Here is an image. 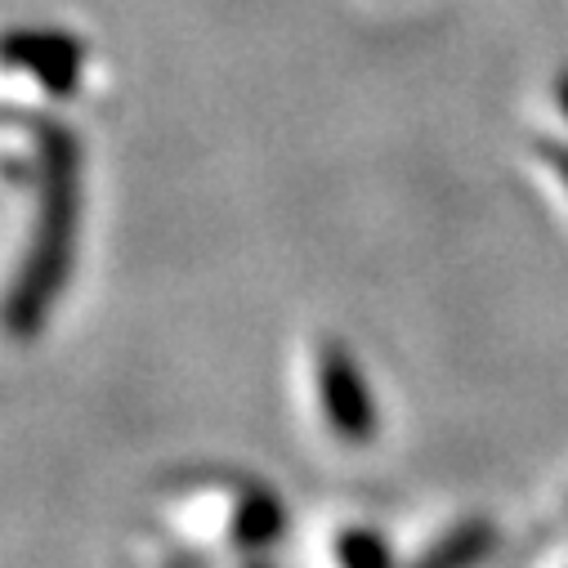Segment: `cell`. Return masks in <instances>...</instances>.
Instances as JSON below:
<instances>
[{
    "mask_svg": "<svg viewBox=\"0 0 568 568\" xmlns=\"http://www.w3.org/2000/svg\"><path fill=\"white\" fill-rule=\"evenodd\" d=\"M555 103H559V116L568 121V72L559 77V85H555Z\"/></svg>",
    "mask_w": 568,
    "mask_h": 568,
    "instance_id": "7",
    "label": "cell"
},
{
    "mask_svg": "<svg viewBox=\"0 0 568 568\" xmlns=\"http://www.w3.org/2000/svg\"><path fill=\"white\" fill-rule=\"evenodd\" d=\"M336 559H341V568H389V550H385V541H381L376 532H367V528H349V532H341V541H336Z\"/></svg>",
    "mask_w": 568,
    "mask_h": 568,
    "instance_id": "5",
    "label": "cell"
},
{
    "mask_svg": "<svg viewBox=\"0 0 568 568\" xmlns=\"http://www.w3.org/2000/svg\"><path fill=\"white\" fill-rule=\"evenodd\" d=\"M493 524L488 519H466L457 524L448 537H439L420 559H412L407 568H479L493 555Z\"/></svg>",
    "mask_w": 568,
    "mask_h": 568,
    "instance_id": "4",
    "label": "cell"
},
{
    "mask_svg": "<svg viewBox=\"0 0 568 568\" xmlns=\"http://www.w3.org/2000/svg\"><path fill=\"white\" fill-rule=\"evenodd\" d=\"M314 398L327 430L341 444H367L376 435V398L363 367L341 345H318L314 354Z\"/></svg>",
    "mask_w": 568,
    "mask_h": 568,
    "instance_id": "2",
    "label": "cell"
},
{
    "mask_svg": "<svg viewBox=\"0 0 568 568\" xmlns=\"http://www.w3.org/2000/svg\"><path fill=\"white\" fill-rule=\"evenodd\" d=\"M10 72H28L50 94H72L81 81V41L63 32H14Z\"/></svg>",
    "mask_w": 568,
    "mask_h": 568,
    "instance_id": "3",
    "label": "cell"
},
{
    "mask_svg": "<svg viewBox=\"0 0 568 568\" xmlns=\"http://www.w3.org/2000/svg\"><path fill=\"white\" fill-rule=\"evenodd\" d=\"M77 224H81V158L77 134L63 125L41 130V206L32 220V242L10 296V332L37 336L50 310L63 296V282L77 255Z\"/></svg>",
    "mask_w": 568,
    "mask_h": 568,
    "instance_id": "1",
    "label": "cell"
},
{
    "mask_svg": "<svg viewBox=\"0 0 568 568\" xmlns=\"http://www.w3.org/2000/svg\"><path fill=\"white\" fill-rule=\"evenodd\" d=\"M541 162H546V171L555 175V184H564V197H568V153L555 149V144H541Z\"/></svg>",
    "mask_w": 568,
    "mask_h": 568,
    "instance_id": "6",
    "label": "cell"
}]
</instances>
